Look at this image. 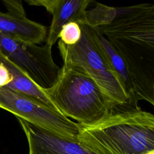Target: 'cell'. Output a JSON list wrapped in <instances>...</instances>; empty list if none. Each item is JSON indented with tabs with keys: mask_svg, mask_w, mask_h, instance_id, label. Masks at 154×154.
Returning <instances> with one entry per match:
<instances>
[{
	"mask_svg": "<svg viewBox=\"0 0 154 154\" xmlns=\"http://www.w3.org/2000/svg\"><path fill=\"white\" fill-rule=\"evenodd\" d=\"M3 3L7 10V13L16 17H26L21 1L4 0Z\"/></svg>",
	"mask_w": 154,
	"mask_h": 154,
	"instance_id": "cell-13",
	"label": "cell"
},
{
	"mask_svg": "<svg viewBox=\"0 0 154 154\" xmlns=\"http://www.w3.org/2000/svg\"><path fill=\"white\" fill-rule=\"evenodd\" d=\"M4 60L8 69L7 85L5 88L32 97L60 112L52 102L44 94L41 88L37 85L20 68L5 56Z\"/></svg>",
	"mask_w": 154,
	"mask_h": 154,
	"instance_id": "cell-10",
	"label": "cell"
},
{
	"mask_svg": "<svg viewBox=\"0 0 154 154\" xmlns=\"http://www.w3.org/2000/svg\"><path fill=\"white\" fill-rule=\"evenodd\" d=\"M97 6L87 11V19L88 25L95 28L107 23L112 20L116 13V8L105 6L97 3Z\"/></svg>",
	"mask_w": 154,
	"mask_h": 154,
	"instance_id": "cell-11",
	"label": "cell"
},
{
	"mask_svg": "<svg viewBox=\"0 0 154 154\" xmlns=\"http://www.w3.org/2000/svg\"><path fill=\"white\" fill-rule=\"evenodd\" d=\"M81 37L78 43L69 46L61 40L58 49L63 63L76 66L87 73L99 87L114 105L113 110L136 111L106 59L93 40L86 25H80Z\"/></svg>",
	"mask_w": 154,
	"mask_h": 154,
	"instance_id": "cell-4",
	"label": "cell"
},
{
	"mask_svg": "<svg viewBox=\"0 0 154 154\" xmlns=\"http://www.w3.org/2000/svg\"><path fill=\"white\" fill-rule=\"evenodd\" d=\"M0 34L23 42L36 45L45 40L47 28L26 17H16L0 11Z\"/></svg>",
	"mask_w": 154,
	"mask_h": 154,
	"instance_id": "cell-9",
	"label": "cell"
},
{
	"mask_svg": "<svg viewBox=\"0 0 154 154\" xmlns=\"http://www.w3.org/2000/svg\"><path fill=\"white\" fill-rule=\"evenodd\" d=\"M78 125V141L97 154H144L154 150V116L141 109L112 110L96 123Z\"/></svg>",
	"mask_w": 154,
	"mask_h": 154,
	"instance_id": "cell-2",
	"label": "cell"
},
{
	"mask_svg": "<svg viewBox=\"0 0 154 154\" xmlns=\"http://www.w3.org/2000/svg\"><path fill=\"white\" fill-rule=\"evenodd\" d=\"M91 0H51L46 10L52 15L46 37V44L52 46L57 41L60 32L65 24L75 22L87 25V7Z\"/></svg>",
	"mask_w": 154,
	"mask_h": 154,
	"instance_id": "cell-7",
	"label": "cell"
},
{
	"mask_svg": "<svg viewBox=\"0 0 154 154\" xmlns=\"http://www.w3.org/2000/svg\"><path fill=\"white\" fill-rule=\"evenodd\" d=\"M28 141V154H97L72 141L17 118Z\"/></svg>",
	"mask_w": 154,
	"mask_h": 154,
	"instance_id": "cell-6",
	"label": "cell"
},
{
	"mask_svg": "<svg viewBox=\"0 0 154 154\" xmlns=\"http://www.w3.org/2000/svg\"><path fill=\"white\" fill-rule=\"evenodd\" d=\"M0 51L41 88H50L60 71L46 43L39 46L0 34Z\"/></svg>",
	"mask_w": 154,
	"mask_h": 154,
	"instance_id": "cell-5",
	"label": "cell"
},
{
	"mask_svg": "<svg viewBox=\"0 0 154 154\" xmlns=\"http://www.w3.org/2000/svg\"><path fill=\"white\" fill-rule=\"evenodd\" d=\"M58 111L81 125L96 123L114 109L96 82L79 68L63 63L54 84L41 88Z\"/></svg>",
	"mask_w": 154,
	"mask_h": 154,
	"instance_id": "cell-3",
	"label": "cell"
},
{
	"mask_svg": "<svg viewBox=\"0 0 154 154\" xmlns=\"http://www.w3.org/2000/svg\"><path fill=\"white\" fill-rule=\"evenodd\" d=\"M124 61L138 100L154 105V5L116 8L112 20L95 27Z\"/></svg>",
	"mask_w": 154,
	"mask_h": 154,
	"instance_id": "cell-1",
	"label": "cell"
},
{
	"mask_svg": "<svg viewBox=\"0 0 154 154\" xmlns=\"http://www.w3.org/2000/svg\"><path fill=\"white\" fill-rule=\"evenodd\" d=\"M144 154H154V150H151V151L147 152Z\"/></svg>",
	"mask_w": 154,
	"mask_h": 154,
	"instance_id": "cell-14",
	"label": "cell"
},
{
	"mask_svg": "<svg viewBox=\"0 0 154 154\" xmlns=\"http://www.w3.org/2000/svg\"><path fill=\"white\" fill-rule=\"evenodd\" d=\"M89 29L93 40L106 59L111 69L120 82L128 97L131 106L134 110L141 109L138 105V100L135 87L124 61L109 44L104 35L100 33L95 28L89 26Z\"/></svg>",
	"mask_w": 154,
	"mask_h": 154,
	"instance_id": "cell-8",
	"label": "cell"
},
{
	"mask_svg": "<svg viewBox=\"0 0 154 154\" xmlns=\"http://www.w3.org/2000/svg\"><path fill=\"white\" fill-rule=\"evenodd\" d=\"M81 37V28L79 24L70 22L63 26L58 38L64 44L71 46L79 42Z\"/></svg>",
	"mask_w": 154,
	"mask_h": 154,
	"instance_id": "cell-12",
	"label": "cell"
}]
</instances>
